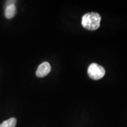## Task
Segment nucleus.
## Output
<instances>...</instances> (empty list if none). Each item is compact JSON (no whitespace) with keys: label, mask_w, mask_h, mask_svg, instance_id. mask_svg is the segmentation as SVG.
<instances>
[{"label":"nucleus","mask_w":127,"mask_h":127,"mask_svg":"<svg viewBox=\"0 0 127 127\" xmlns=\"http://www.w3.org/2000/svg\"><path fill=\"white\" fill-rule=\"evenodd\" d=\"M101 17L96 12H88L83 15L81 24L84 28L88 30L94 31L100 27Z\"/></svg>","instance_id":"nucleus-1"},{"label":"nucleus","mask_w":127,"mask_h":127,"mask_svg":"<svg viewBox=\"0 0 127 127\" xmlns=\"http://www.w3.org/2000/svg\"><path fill=\"white\" fill-rule=\"evenodd\" d=\"M88 74L91 78L98 80L101 79L105 74V70L102 66L98 64L93 63L90 65L88 68Z\"/></svg>","instance_id":"nucleus-2"},{"label":"nucleus","mask_w":127,"mask_h":127,"mask_svg":"<svg viewBox=\"0 0 127 127\" xmlns=\"http://www.w3.org/2000/svg\"><path fill=\"white\" fill-rule=\"evenodd\" d=\"M51 66L47 62L41 64L36 71V75L39 78H43L47 76L50 72Z\"/></svg>","instance_id":"nucleus-3"},{"label":"nucleus","mask_w":127,"mask_h":127,"mask_svg":"<svg viewBox=\"0 0 127 127\" xmlns=\"http://www.w3.org/2000/svg\"><path fill=\"white\" fill-rule=\"evenodd\" d=\"M15 1H8L5 9V16L8 19L13 18L15 15L17 9L15 5Z\"/></svg>","instance_id":"nucleus-4"},{"label":"nucleus","mask_w":127,"mask_h":127,"mask_svg":"<svg viewBox=\"0 0 127 127\" xmlns=\"http://www.w3.org/2000/svg\"><path fill=\"white\" fill-rule=\"evenodd\" d=\"M17 124V119L15 118H11L8 120L4 121L0 124V127H15Z\"/></svg>","instance_id":"nucleus-5"}]
</instances>
